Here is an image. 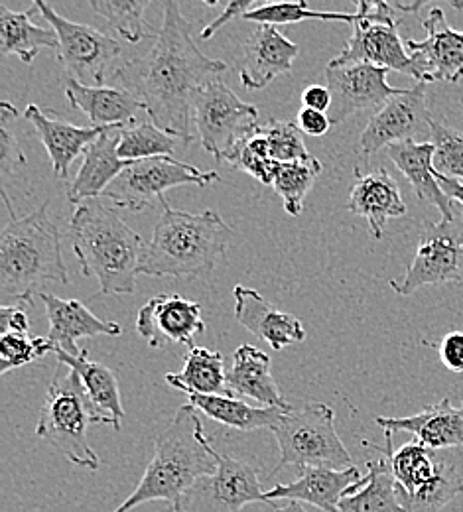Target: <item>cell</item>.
Listing matches in <instances>:
<instances>
[{
  "label": "cell",
  "instance_id": "22",
  "mask_svg": "<svg viewBox=\"0 0 463 512\" xmlns=\"http://www.w3.org/2000/svg\"><path fill=\"white\" fill-rule=\"evenodd\" d=\"M233 298H235L237 321L247 331L266 341L274 351H280L294 343H302L306 339L302 321L298 320L294 314L280 312L257 290L235 286Z\"/></svg>",
  "mask_w": 463,
  "mask_h": 512
},
{
  "label": "cell",
  "instance_id": "51",
  "mask_svg": "<svg viewBox=\"0 0 463 512\" xmlns=\"http://www.w3.org/2000/svg\"><path fill=\"white\" fill-rule=\"evenodd\" d=\"M274 512H310L306 511V507L302 505V503H298V501H286V505L284 507H280V509H276Z\"/></svg>",
  "mask_w": 463,
  "mask_h": 512
},
{
  "label": "cell",
  "instance_id": "1",
  "mask_svg": "<svg viewBox=\"0 0 463 512\" xmlns=\"http://www.w3.org/2000/svg\"><path fill=\"white\" fill-rule=\"evenodd\" d=\"M225 69V62L201 54L192 24L182 16L180 4L170 0L164 2V22L152 50L121 65L115 79L133 93L156 127L192 144L194 99Z\"/></svg>",
  "mask_w": 463,
  "mask_h": 512
},
{
  "label": "cell",
  "instance_id": "50",
  "mask_svg": "<svg viewBox=\"0 0 463 512\" xmlns=\"http://www.w3.org/2000/svg\"><path fill=\"white\" fill-rule=\"evenodd\" d=\"M436 178H438V184H440V188L444 190V193L452 199V201H460L463 205V184L462 182H456V180H450V178H446V176H440V174H436Z\"/></svg>",
  "mask_w": 463,
  "mask_h": 512
},
{
  "label": "cell",
  "instance_id": "17",
  "mask_svg": "<svg viewBox=\"0 0 463 512\" xmlns=\"http://www.w3.org/2000/svg\"><path fill=\"white\" fill-rule=\"evenodd\" d=\"M424 40H406V50L420 71V83L450 81L463 77V32L454 30L442 8H432L422 22Z\"/></svg>",
  "mask_w": 463,
  "mask_h": 512
},
{
  "label": "cell",
  "instance_id": "8",
  "mask_svg": "<svg viewBox=\"0 0 463 512\" xmlns=\"http://www.w3.org/2000/svg\"><path fill=\"white\" fill-rule=\"evenodd\" d=\"M357 12L353 22V34L345 44V50L331 60L330 65L369 64L385 67L418 79L420 71L414 58L406 50V42L400 40L395 10L387 2L357 0Z\"/></svg>",
  "mask_w": 463,
  "mask_h": 512
},
{
  "label": "cell",
  "instance_id": "21",
  "mask_svg": "<svg viewBox=\"0 0 463 512\" xmlns=\"http://www.w3.org/2000/svg\"><path fill=\"white\" fill-rule=\"evenodd\" d=\"M121 128H107L83 154L77 176L67 186V199L81 205L85 199L105 195L107 188L129 168L133 162L119 158Z\"/></svg>",
  "mask_w": 463,
  "mask_h": 512
},
{
  "label": "cell",
  "instance_id": "15",
  "mask_svg": "<svg viewBox=\"0 0 463 512\" xmlns=\"http://www.w3.org/2000/svg\"><path fill=\"white\" fill-rule=\"evenodd\" d=\"M389 69L369 64H351L326 69V81L331 93V107L328 111L331 127L345 123L349 117L381 109L393 97L402 95L404 89L391 87L387 83Z\"/></svg>",
  "mask_w": 463,
  "mask_h": 512
},
{
  "label": "cell",
  "instance_id": "40",
  "mask_svg": "<svg viewBox=\"0 0 463 512\" xmlns=\"http://www.w3.org/2000/svg\"><path fill=\"white\" fill-rule=\"evenodd\" d=\"M229 164L233 168L243 170L249 176L257 178L265 186H272L274 172H276V166H278V162L270 154L268 140L263 136L261 130H257L255 134H251L249 138H245L239 144V148L231 156Z\"/></svg>",
  "mask_w": 463,
  "mask_h": 512
},
{
  "label": "cell",
  "instance_id": "2",
  "mask_svg": "<svg viewBox=\"0 0 463 512\" xmlns=\"http://www.w3.org/2000/svg\"><path fill=\"white\" fill-rule=\"evenodd\" d=\"M217 453L196 408L180 406L170 426L156 436L154 457L133 495L113 512H131L152 501L168 503V512H182L199 479L217 471Z\"/></svg>",
  "mask_w": 463,
  "mask_h": 512
},
{
  "label": "cell",
  "instance_id": "34",
  "mask_svg": "<svg viewBox=\"0 0 463 512\" xmlns=\"http://www.w3.org/2000/svg\"><path fill=\"white\" fill-rule=\"evenodd\" d=\"M164 379L186 396H231L223 355L205 347H192L184 359V369L180 373H168Z\"/></svg>",
  "mask_w": 463,
  "mask_h": 512
},
{
  "label": "cell",
  "instance_id": "26",
  "mask_svg": "<svg viewBox=\"0 0 463 512\" xmlns=\"http://www.w3.org/2000/svg\"><path fill=\"white\" fill-rule=\"evenodd\" d=\"M347 209L367 221L369 231L377 241L383 239L385 225L391 219H397L406 213V205L398 190V184L385 168L359 176L357 184L349 193Z\"/></svg>",
  "mask_w": 463,
  "mask_h": 512
},
{
  "label": "cell",
  "instance_id": "12",
  "mask_svg": "<svg viewBox=\"0 0 463 512\" xmlns=\"http://www.w3.org/2000/svg\"><path fill=\"white\" fill-rule=\"evenodd\" d=\"M463 217L428 223L420 235L416 255L402 280H391L400 296H412L422 286L462 282Z\"/></svg>",
  "mask_w": 463,
  "mask_h": 512
},
{
  "label": "cell",
  "instance_id": "46",
  "mask_svg": "<svg viewBox=\"0 0 463 512\" xmlns=\"http://www.w3.org/2000/svg\"><path fill=\"white\" fill-rule=\"evenodd\" d=\"M438 351L446 369L452 373H463V331L448 333L440 341Z\"/></svg>",
  "mask_w": 463,
  "mask_h": 512
},
{
  "label": "cell",
  "instance_id": "19",
  "mask_svg": "<svg viewBox=\"0 0 463 512\" xmlns=\"http://www.w3.org/2000/svg\"><path fill=\"white\" fill-rule=\"evenodd\" d=\"M298 56L300 48L276 26H259L243 44L237 64L243 87L265 89L278 75L288 73Z\"/></svg>",
  "mask_w": 463,
  "mask_h": 512
},
{
  "label": "cell",
  "instance_id": "27",
  "mask_svg": "<svg viewBox=\"0 0 463 512\" xmlns=\"http://www.w3.org/2000/svg\"><path fill=\"white\" fill-rule=\"evenodd\" d=\"M54 355L58 363L66 365L71 371L77 373L83 392L87 396V402L95 412L97 424H107V426H113L115 430H121L125 420V410H123L121 388L115 373L109 367L97 361H91L87 351H81V355L77 357H71L62 351H54Z\"/></svg>",
  "mask_w": 463,
  "mask_h": 512
},
{
  "label": "cell",
  "instance_id": "6",
  "mask_svg": "<svg viewBox=\"0 0 463 512\" xmlns=\"http://www.w3.org/2000/svg\"><path fill=\"white\" fill-rule=\"evenodd\" d=\"M91 424H97V418L87 402L77 373L58 363L46 390L36 436L60 449L67 461L97 471L101 467V459L89 446Z\"/></svg>",
  "mask_w": 463,
  "mask_h": 512
},
{
  "label": "cell",
  "instance_id": "14",
  "mask_svg": "<svg viewBox=\"0 0 463 512\" xmlns=\"http://www.w3.org/2000/svg\"><path fill=\"white\" fill-rule=\"evenodd\" d=\"M430 111H428V91L426 83H416L404 89L402 95L387 101L375 111L365 130L361 132L359 146L365 162L379 152L398 142L414 140L420 134L430 136Z\"/></svg>",
  "mask_w": 463,
  "mask_h": 512
},
{
  "label": "cell",
  "instance_id": "48",
  "mask_svg": "<svg viewBox=\"0 0 463 512\" xmlns=\"http://www.w3.org/2000/svg\"><path fill=\"white\" fill-rule=\"evenodd\" d=\"M296 125L308 136H324L331 128V121L328 113H320V111H312V109H302L298 113Z\"/></svg>",
  "mask_w": 463,
  "mask_h": 512
},
{
  "label": "cell",
  "instance_id": "5",
  "mask_svg": "<svg viewBox=\"0 0 463 512\" xmlns=\"http://www.w3.org/2000/svg\"><path fill=\"white\" fill-rule=\"evenodd\" d=\"M69 284L62 237L48 213V203L14 217L0 235V286L20 304L34 308L44 284Z\"/></svg>",
  "mask_w": 463,
  "mask_h": 512
},
{
  "label": "cell",
  "instance_id": "47",
  "mask_svg": "<svg viewBox=\"0 0 463 512\" xmlns=\"http://www.w3.org/2000/svg\"><path fill=\"white\" fill-rule=\"evenodd\" d=\"M30 331V318L24 308L20 306H4L0 308V333H18V335H28Z\"/></svg>",
  "mask_w": 463,
  "mask_h": 512
},
{
  "label": "cell",
  "instance_id": "25",
  "mask_svg": "<svg viewBox=\"0 0 463 512\" xmlns=\"http://www.w3.org/2000/svg\"><path fill=\"white\" fill-rule=\"evenodd\" d=\"M64 91L69 105L87 115L93 127H133L138 111H144L123 87H85L64 75Z\"/></svg>",
  "mask_w": 463,
  "mask_h": 512
},
{
  "label": "cell",
  "instance_id": "29",
  "mask_svg": "<svg viewBox=\"0 0 463 512\" xmlns=\"http://www.w3.org/2000/svg\"><path fill=\"white\" fill-rule=\"evenodd\" d=\"M272 361L265 351L253 345H241L233 353V365L227 371V388L231 396H247L266 408H290L270 373Z\"/></svg>",
  "mask_w": 463,
  "mask_h": 512
},
{
  "label": "cell",
  "instance_id": "4",
  "mask_svg": "<svg viewBox=\"0 0 463 512\" xmlns=\"http://www.w3.org/2000/svg\"><path fill=\"white\" fill-rule=\"evenodd\" d=\"M69 237L81 272L97 278L99 294H133L146 243L113 209L97 199L77 205Z\"/></svg>",
  "mask_w": 463,
  "mask_h": 512
},
{
  "label": "cell",
  "instance_id": "30",
  "mask_svg": "<svg viewBox=\"0 0 463 512\" xmlns=\"http://www.w3.org/2000/svg\"><path fill=\"white\" fill-rule=\"evenodd\" d=\"M188 404L196 410L203 412L213 422L241 430V432H255V430H270L280 422V418L292 410L290 408H266V406H251L235 396H205V394H190Z\"/></svg>",
  "mask_w": 463,
  "mask_h": 512
},
{
  "label": "cell",
  "instance_id": "52",
  "mask_svg": "<svg viewBox=\"0 0 463 512\" xmlns=\"http://www.w3.org/2000/svg\"><path fill=\"white\" fill-rule=\"evenodd\" d=\"M460 105H462V111H463V101H462V103H460Z\"/></svg>",
  "mask_w": 463,
  "mask_h": 512
},
{
  "label": "cell",
  "instance_id": "38",
  "mask_svg": "<svg viewBox=\"0 0 463 512\" xmlns=\"http://www.w3.org/2000/svg\"><path fill=\"white\" fill-rule=\"evenodd\" d=\"M463 493L462 475L452 463H444L440 475L424 489L404 495L397 493L402 512H440Z\"/></svg>",
  "mask_w": 463,
  "mask_h": 512
},
{
  "label": "cell",
  "instance_id": "42",
  "mask_svg": "<svg viewBox=\"0 0 463 512\" xmlns=\"http://www.w3.org/2000/svg\"><path fill=\"white\" fill-rule=\"evenodd\" d=\"M52 351V345L46 337H30L8 333L0 337V375H6L12 369L26 367L46 353Z\"/></svg>",
  "mask_w": 463,
  "mask_h": 512
},
{
  "label": "cell",
  "instance_id": "7",
  "mask_svg": "<svg viewBox=\"0 0 463 512\" xmlns=\"http://www.w3.org/2000/svg\"><path fill=\"white\" fill-rule=\"evenodd\" d=\"M272 434L280 449V461L274 473L284 465H296L300 469L351 467V453L335 430V410L324 402L288 410L272 428Z\"/></svg>",
  "mask_w": 463,
  "mask_h": 512
},
{
  "label": "cell",
  "instance_id": "10",
  "mask_svg": "<svg viewBox=\"0 0 463 512\" xmlns=\"http://www.w3.org/2000/svg\"><path fill=\"white\" fill-rule=\"evenodd\" d=\"M34 4L58 36L56 56L66 77L85 87H103L109 69L121 58L123 46L91 26L67 20L48 2L38 0Z\"/></svg>",
  "mask_w": 463,
  "mask_h": 512
},
{
  "label": "cell",
  "instance_id": "28",
  "mask_svg": "<svg viewBox=\"0 0 463 512\" xmlns=\"http://www.w3.org/2000/svg\"><path fill=\"white\" fill-rule=\"evenodd\" d=\"M434 144L432 142H398L387 148L389 158L395 162L398 170L404 174V178L410 182L416 195L438 207L444 221L456 219L452 209V199L444 193L438 184L436 170H434Z\"/></svg>",
  "mask_w": 463,
  "mask_h": 512
},
{
  "label": "cell",
  "instance_id": "23",
  "mask_svg": "<svg viewBox=\"0 0 463 512\" xmlns=\"http://www.w3.org/2000/svg\"><path fill=\"white\" fill-rule=\"evenodd\" d=\"M24 117L36 130L40 142L50 154L52 168L60 180L66 182L69 176V166L73 160L107 130L113 127H75L58 117L54 111H42L38 105H28Z\"/></svg>",
  "mask_w": 463,
  "mask_h": 512
},
{
  "label": "cell",
  "instance_id": "43",
  "mask_svg": "<svg viewBox=\"0 0 463 512\" xmlns=\"http://www.w3.org/2000/svg\"><path fill=\"white\" fill-rule=\"evenodd\" d=\"M263 132L270 154L276 162L286 164V162H298L308 156H312L304 144L302 130L296 123L290 121H268L265 127L259 128Z\"/></svg>",
  "mask_w": 463,
  "mask_h": 512
},
{
  "label": "cell",
  "instance_id": "20",
  "mask_svg": "<svg viewBox=\"0 0 463 512\" xmlns=\"http://www.w3.org/2000/svg\"><path fill=\"white\" fill-rule=\"evenodd\" d=\"M40 298L46 304L48 314V343L54 351H62L71 357L81 355L77 339L95 337V335H121L123 327L115 321L97 318L83 302L62 300L54 294L42 292Z\"/></svg>",
  "mask_w": 463,
  "mask_h": 512
},
{
  "label": "cell",
  "instance_id": "11",
  "mask_svg": "<svg viewBox=\"0 0 463 512\" xmlns=\"http://www.w3.org/2000/svg\"><path fill=\"white\" fill-rule=\"evenodd\" d=\"M221 182L219 172H201L196 166L160 156L133 162L109 188L103 197L113 201L121 209L144 211L152 201L164 199V193L178 186H198Z\"/></svg>",
  "mask_w": 463,
  "mask_h": 512
},
{
  "label": "cell",
  "instance_id": "31",
  "mask_svg": "<svg viewBox=\"0 0 463 512\" xmlns=\"http://www.w3.org/2000/svg\"><path fill=\"white\" fill-rule=\"evenodd\" d=\"M36 4L24 12H12L0 4V56H16L22 64L32 65L42 48L58 50V36L34 24Z\"/></svg>",
  "mask_w": 463,
  "mask_h": 512
},
{
  "label": "cell",
  "instance_id": "9",
  "mask_svg": "<svg viewBox=\"0 0 463 512\" xmlns=\"http://www.w3.org/2000/svg\"><path fill=\"white\" fill-rule=\"evenodd\" d=\"M194 123L203 150L219 162H229L239 144L259 130V109L215 79L194 99Z\"/></svg>",
  "mask_w": 463,
  "mask_h": 512
},
{
  "label": "cell",
  "instance_id": "32",
  "mask_svg": "<svg viewBox=\"0 0 463 512\" xmlns=\"http://www.w3.org/2000/svg\"><path fill=\"white\" fill-rule=\"evenodd\" d=\"M385 442V448L381 449L389 457L391 471L397 481V493L410 495L424 489L440 475L446 463V459H442L438 451L426 448L418 440L393 451V432L389 430H385Z\"/></svg>",
  "mask_w": 463,
  "mask_h": 512
},
{
  "label": "cell",
  "instance_id": "24",
  "mask_svg": "<svg viewBox=\"0 0 463 512\" xmlns=\"http://www.w3.org/2000/svg\"><path fill=\"white\" fill-rule=\"evenodd\" d=\"M383 430L408 432L426 448H463V402L462 406H452L450 398L438 404L424 406L414 416L404 418H377Z\"/></svg>",
  "mask_w": 463,
  "mask_h": 512
},
{
  "label": "cell",
  "instance_id": "41",
  "mask_svg": "<svg viewBox=\"0 0 463 512\" xmlns=\"http://www.w3.org/2000/svg\"><path fill=\"white\" fill-rule=\"evenodd\" d=\"M430 142L434 144V170L440 176L463 182V134L432 119Z\"/></svg>",
  "mask_w": 463,
  "mask_h": 512
},
{
  "label": "cell",
  "instance_id": "35",
  "mask_svg": "<svg viewBox=\"0 0 463 512\" xmlns=\"http://www.w3.org/2000/svg\"><path fill=\"white\" fill-rule=\"evenodd\" d=\"M322 174V162L316 156H308L298 162H286L276 166L272 190L282 199L288 215L300 217L304 211V199L312 190L314 182Z\"/></svg>",
  "mask_w": 463,
  "mask_h": 512
},
{
  "label": "cell",
  "instance_id": "3",
  "mask_svg": "<svg viewBox=\"0 0 463 512\" xmlns=\"http://www.w3.org/2000/svg\"><path fill=\"white\" fill-rule=\"evenodd\" d=\"M160 217L146 243L140 274L198 278L215 270L229 249L233 229L215 211L188 213L160 199Z\"/></svg>",
  "mask_w": 463,
  "mask_h": 512
},
{
  "label": "cell",
  "instance_id": "39",
  "mask_svg": "<svg viewBox=\"0 0 463 512\" xmlns=\"http://www.w3.org/2000/svg\"><path fill=\"white\" fill-rule=\"evenodd\" d=\"M245 20L255 22L259 26H286L298 24L304 20H324V22H355V14L347 12H326L312 10L308 2H278V4H259L255 10L245 14Z\"/></svg>",
  "mask_w": 463,
  "mask_h": 512
},
{
  "label": "cell",
  "instance_id": "16",
  "mask_svg": "<svg viewBox=\"0 0 463 512\" xmlns=\"http://www.w3.org/2000/svg\"><path fill=\"white\" fill-rule=\"evenodd\" d=\"M136 331L154 349L164 343L196 347L194 339L205 331L201 304L180 294H160L150 298L136 316Z\"/></svg>",
  "mask_w": 463,
  "mask_h": 512
},
{
  "label": "cell",
  "instance_id": "45",
  "mask_svg": "<svg viewBox=\"0 0 463 512\" xmlns=\"http://www.w3.org/2000/svg\"><path fill=\"white\" fill-rule=\"evenodd\" d=\"M259 4L251 2V0H233V2H227L225 4V10L209 24L205 26L201 32H199V38L201 40H209L217 30H221V26H225L227 22L235 20V18H245V14H249L251 10H255Z\"/></svg>",
  "mask_w": 463,
  "mask_h": 512
},
{
  "label": "cell",
  "instance_id": "33",
  "mask_svg": "<svg viewBox=\"0 0 463 512\" xmlns=\"http://www.w3.org/2000/svg\"><path fill=\"white\" fill-rule=\"evenodd\" d=\"M365 446L377 451L379 457L367 461V483L339 503V512H402L387 453L371 442Z\"/></svg>",
  "mask_w": 463,
  "mask_h": 512
},
{
  "label": "cell",
  "instance_id": "49",
  "mask_svg": "<svg viewBox=\"0 0 463 512\" xmlns=\"http://www.w3.org/2000/svg\"><path fill=\"white\" fill-rule=\"evenodd\" d=\"M302 105H304V109L328 113L331 107L330 89L324 85H310L302 93Z\"/></svg>",
  "mask_w": 463,
  "mask_h": 512
},
{
  "label": "cell",
  "instance_id": "18",
  "mask_svg": "<svg viewBox=\"0 0 463 512\" xmlns=\"http://www.w3.org/2000/svg\"><path fill=\"white\" fill-rule=\"evenodd\" d=\"M367 483L355 465L347 469L308 467L300 469V477L288 485H276L268 489L265 503L270 501H298L308 503L326 512H339V503L357 493Z\"/></svg>",
  "mask_w": 463,
  "mask_h": 512
},
{
  "label": "cell",
  "instance_id": "36",
  "mask_svg": "<svg viewBox=\"0 0 463 512\" xmlns=\"http://www.w3.org/2000/svg\"><path fill=\"white\" fill-rule=\"evenodd\" d=\"M150 6L148 0H93L91 8L107 20L109 28L119 32L127 42L138 44L148 38H158L160 32H156L146 22V8Z\"/></svg>",
  "mask_w": 463,
  "mask_h": 512
},
{
  "label": "cell",
  "instance_id": "37",
  "mask_svg": "<svg viewBox=\"0 0 463 512\" xmlns=\"http://www.w3.org/2000/svg\"><path fill=\"white\" fill-rule=\"evenodd\" d=\"M178 140V136L160 130L154 123H136L133 127L121 128L119 158L129 162H140L160 156L172 158Z\"/></svg>",
  "mask_w": 463,
  "mask_h": 512
},
{
  "label": "cell",
  "instance_id": "13",
  "mask_svg": "<svg viewBox=\"0 0 463 512\" xmlns=\"http://www.w3.org/2000/svg\"><path fill=\"white\" fill-rule=\"evenodd\" d=\"M259 471L227 453H217V471L199 479L182 512H239L247 505L265 503Z\"/></svg>",
  "mask_w": 463,
  "mask_h": 512
},
{
  "label": "cell",
  "instance_id": "44",
  "mask_svg": "<svg viewBox=\"0 0 463 512\" xmlns=\"http://www.w3.org/2000/svg\"><path fill=\"white\" fill-rule=\"evenodd\" d=\"M14 119H18L16 107L8 101H2L0 103V168H2V176H8L18 166L26 164V156L20 150L16 136L8 128V123Z\"/></svg>",
  "mask_w": 463,
  "mask_h": 512
}]
</instances>
